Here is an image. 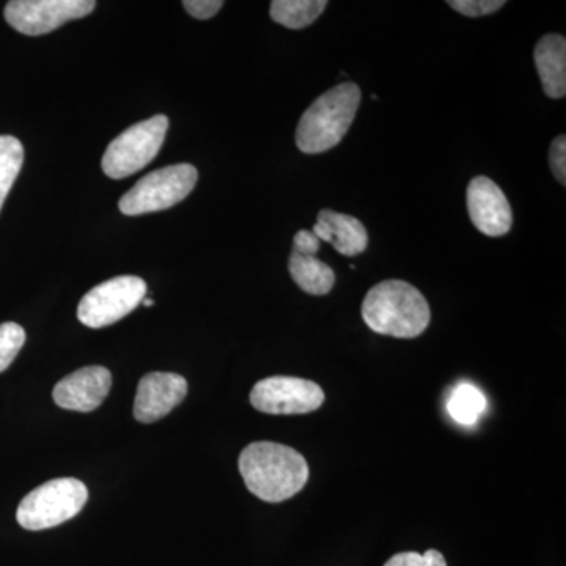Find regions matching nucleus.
<instances>
[{
    "label": "nucleus",
    "instance_id": "11",
    "mask_svg": "<svg viewBox=\"0 0 566 566\" xmlns=\"http://www.w3.org/2000/svg\"><path fill=\"white\" fill-rule=\"evenodd\" d=\"M188 382L180 375L163 371L145 375L137 386L134 417L140 423L158 422L185 400Z\"/></svg>",
    "mask_w": 566,
    "mask_h": 566
},
{
    "label": "nucleus",
    "instance_id": "10",
    "mask_svg": "<svg viewBox=\"0 0 566 566\" xmlns=\"http://www.w3.org/2000/svg\"><path fill=\"white\" fill-rule=\"evenodd\" d=\"M469 218L486 237H504L512 230L513 212L505 193L488 177H475L468 186Z\"/></svg>",
    "mask_w": 566,
    "mask_h": 566
},
{
    "label": "nucleus",
    "instance_id": "18",
    "mask_svg": "<svg viewBox=\"0 0 566 566\" xmlns=\"http://www.w3.org/2000/svg\"><path fill=\"white\" fill-rule=\"evenodd\" d=\"M24 163V148L13 136H0V211Z\"/></svg>",
    "mask_w": 566,
    "mask_h": 566
},
{
    "label": "nucleus",
    "instance_id": "19",
    "mask_svg": "<svg viewBox=\"0 0 566 566\" xmlns=\"http://www.w3.org/2000/svg\"><path fill=\"white\" fill-rule=\"evenodd\" d=\"M25 344V331L17 323L0 324V374L17 359Z\"/></svg>",
    "mask_w": 566,
    "mask_h": 566
},
{
    "label": "nucleus",
    "instance_id": "3",
    "mask_svg": "<svg viewBox=\"0 0 566 566\" xmlns=\"http://www.w3.org/2000/svg\"><path fill=\"white\" fill-rule=\"evenodd\" d=\"M360 96L354 82H344L323 93L301 117L294 136L297 148L305 155H318L337 147L352 128Z\"/></svg>",
    "mask_w": 566,
    "mask_h": 566
},
{
    "label": "nucleus",
    "instance_id": "8",
    "mask_svg": "<svg viewBox=\"0 0 566 566\" xmlns=\"http://www.w3.org/2000/svg\"><path fill=\"white\" fill-rule=\"evenodd\" d=\"M251 403L256 411L273 416L308 415L322 408V387L294 376H271L253 386Z\"/></svg>",
    "mask_w": 566,
    "mask_h": 566
},
{
    "label": "nucleus",
    "instance_id": "4",
    "mask_svg": "<svg viewBox=\"0 0 566 566\" xmlns=\"http://www.w3.org/2000/svg\"><path fill=\"white\" fill-rule=\"evenodd\" d=\"M87 499V486L81 480H51L22 499L17 520L28 531L57 527L80 515Z\"/></svg>",
    "mask_w": 566,
    "mask_h": 566
},
{
    "label": "nucleus",
    "instance_id": "21",
    "mask_svg": "<svg viewBox=\"0 0 566 566\" xmlns=\"http://www.w3.org/2000/svg\"><path fill=\"white\" fill-rule=\"evenodd\" d=\"M385 566H447V562L439 551L430 549L424 554H397V556L390 558Z\"/></svg>",
    "mask_w": 566,
    "mask_h": 566
},
{
    "label": "nucleus",
    "instance_id": "15",
    "mask_svg": "<svg viewBox=\"0 0 566 566\" xmlns=\"http://www.w3.org/2000/svg\"><path fill=\"white\" fill-rule=\"evenodd\" d=\"M289 270L296 285L312 296H324L334 289L333 268L316 259V255H303L293 251L290 255Z\"/></svg>",
    "mask_w": 566,
    "mask_h": 566
},
{
    "label": "nucleus",
    "instance_id": "7",
    "mask_svg": "<svg viewBox=\"0 0 566 566\" xmlns=\"http://www.w3.org/2000/svg\"><path fill=\"white\" fill-rule=\"evenodd\" d=\"M147 283L137 275H118L99 283L82 297L77 318L92 329L120 322L144 301Z\"/></svg>",
    "mask_w": 566,
    "mask_h": 566
},
{
    "label": "nucleus",
    "instance_id": "13",
    "mask_svg": "<svg viewBox=\"0 0 566 566\" xmlns=\"http://www.w3.org/2000/svg\"><path fill=\"white\" fill-rule=\"evenodd\" d=\"M312 232L324 243L333 244L338 253L345 256H356L363 253L368 245V233L364 223L353 216L333 210L318 212Z\"/></svg>",
    "mask_w": 566,
    "mask_h": 566
},
{
    "label": "nucleus",
    "instance_id": "20",
    "mask_svg": "<svg viewBox=\"0 0 566 566\" xmlns=\"http://www.w3.org/2000/svg\"><path fill=\"white\" fill-rule=\"evenodd\" d=\"M504 6V0H450L449 2V7L469 18L493 14Z\"/></svg>",
    "mask_w": 566,
    "mask_h": 566
},
{
    "label": "nucleus",
    "instance_id": "24",
    "mask_svg": "<svg viewBox=\"0 0 566 566\" xmlns=\"http://www.w3.org/2000/svg\"><path fill=\"white\" fill-rule=\"evenodd\" d=\"M293 243V251L303 253V255H316L322 245V241L312 230H301L294 234Z\"/></svg>",
    "mask_w": 566,
    "mask_h": 566
},
{
    "label": "nucleus",
    "instance_id": "2",
    "mask_svg": "<svg viewBox=\"0 0 566 566\" xmlns=\"http://www.w3.org/2000/svg\"><path fill=\"white\" fill-rule=\"evenodd\" d=\"M365 324L376 334L416 338L430 324V305L419 290L403 281H385L367 293L363 303Z\"/></svg>",
    "mask_w": 566,
    "mask_h": 566
},
{
    "label": "nucleus",
    "instance_id": "22",
    "mask_svg": "<svg viewBox=\"0 0 566 566\" xmlns=\"http://www.w3.org/2000/svg\"><path fill=\"white\" fill-rule=\"evenodd\" d=\"M551 169L554 177L562 186L566 185V137L558 136L554 139L549 150Z\"/></svg>",
    "mask_w": 566,
    "mask_h": 566
},
{
    "label": "nucleus",
    "instance_id": "12",
    "mask_svg": "<svg viewBox=\"0 0 566 566\" xmlns=\"http://www.w3.org/2000/svg\"><path fill=\"white\" fill-rule=\"evenodd\" d=\"M112 375L107 368L93 367L81 368L63 378L54 387L55 405L69 411L91 412L102 406L109 395Z\"/></svg>",
    "mask_w": 566,
    "mask_h": 566
},
{
    "label": "nucleus",
    "instance_id": "9",
    "mask_svg": "<svg viewBox=\"0 0 566 566\" xmlns=\"http://www.w3.org/2000/svg\"><path fill=\"white\" fill-rule=\"evenodd\" d=\"M95 7L93 0H11L3 14L14 31L39 36L87 17Z\"/></svg>",
    "mask_w": 566,
    "mask_h": 566
},
{
    "label": "nucleus",
    "instance_id": "5",
    "mask_svg": "<svg viewBox=\"0 0 566 566\" xmlns=\"http://www.w3.org/2000/svg\"><path fill=\"white\" fill-rule=\"evenodd\" d=\"M169 118L155 115L115 137L103 156V170L112 180L139 172L156 158L166 140Z\"/></svg>",
    "mask_w": 566,
    "mask_h": 566
},
{
    "label": "nucleus",
    "instance_id": "1",
    "mask_svg": "<svg viewBox=\"0 0 566 566\" xmlns=\"http://www.w3.org/2000/svg\"><path fill=\"white\" fill-rule=\"evenodd\" d=\"M245 486L264 502L277 504L303 491L307 483V461L300 452L275 442H253L240 455Z\"/></svg>",
    "mask_w": 566,
    "mask_h": 566
},
{
    "label": "nucleus",
    "instance_id": "17",
    "mask_svg": "<svg viewBox=\"0 0 566 566\" xmlns=\"http://www.w3.org/2000/svg\"><path fill=\"white\" fill-rule=\"evenodd\" d=\"M326 7V0H274L270 14L283 28L301 31L314 24Z\"/></svg>",
    "mask_w": 566,
    "mask_h": 566
},
{
    "label": "nucleus",
    "instance_id": "25",
    "mask_svg": "<svg viewBox=\"0 0 566 566\" xmlns=\"http://www.w3.org/2000/svg\"><path fill=\"white\" fill-rule=\"evenodd\" d=\"M142 304H144L145 307H151V305L155 304V301L148 300V297H144V301H142Z\"/></svg>",
    "mask_w": 566,
    "mask_h": 566
},
{
    "label": "nucleus",
    "instance_id": "6",
    "mask_svg": "<svg viewBox=\"0 0 566 566\" xmlns=\"http://www.w3.org/2000/svg\"><path fill=\"white\" fill-rule=\"evenodd\" d=\"M199 174L191 164H175L145 175L118 202L123 214L140 216L172 208L196 188Z\"/></svg>",
    "mask_w": 566,
    "mask_h": 566
},
{
    "label": "nucleus",
    "instance_id": "23",
    "mask_svg": "<svg viewBox=\"0 0 566 566\" xmlns=\"http://www.w3.org/2000/svg\"><path fill=\"white\" fill-rule=\"evenodd\" d=\"M182 7L197 20H210L221 11L223 2L222 0H185Z\"/></svg>",
    "mask_w": 566,
    "mask_h": 566
},
{
    "label": "nucleus",
    "instance_id": "16",
    "mask_svg": "<svg viewBox=\"0 0 566 566\" xmlns=\"http://www.w3.org/2000/svg\"><path fill=\"white\" fill-rule=\"evenodd\" d=\"M447 412L463 427H474L485 415L488 400L485 394L471 382H460L453 387L447 398Z\"/></svg>",
    "mask_w": 566,
    "mask_h": 566
},
{
    "label": "nucleus",
    "instance_id": "14",
    "mask_svg": "<svg viewBox=\"0 0 566 566\" xmlns=\"http://www.w3.org/2000/svg\"><path fill=\"white\" fill-rule=\"evenodd\" d=\"M534 61L542 80L543 91L549 98L560 99L566 95V40L549 33L538 41Z\"/></svg>",
    "mask_w": 566,
    "mask_h": 566
}]
</instances>
